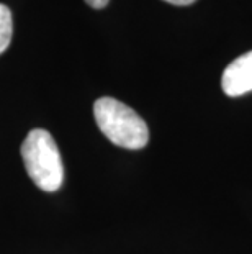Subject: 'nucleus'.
Here are the masks:
<instances>
[{
	"instance_id": "nucleus-1",
	"label": "nucleus",
	"mask_w": 252,
	"mask_h": 254,
	"mask_svg": "<svg viewBox=\"0 0 252 254\" xmlns=\"http://www.w3.org/2000/svg\"><path fill=\"white\" fill-rule=\"evenodd\" d=\"M94 117L100 131L120 148L141 149L149 141L146 122L120 100L101 97L94 104Z\"/></svg>"
},
{
	"instance_id": "nucleus-2",
	"label": "nucleus",
	"mask_w": 252,
	"mask_h": 254,
	"mask_svg": "<svg viewBox=\"0 0 252 254\" xmlns=\"http://www.w3.org/2000/svg\"><path fill=\"white\" fill-rule=\"evenodd\" d=\"M25 169L45 192H56L64 182V166L59 148L46 129H33L21 144Z\"/></svg>"
},
{
	"instance_id": "nucleus-3",
	"label": "nucleus",
	"mask_w": 252,
	"mask_h": 254,
	"mask_svg": "<svg viewBox=\"0 0 252 254\" xmlns=\"http://www.w3.org/2000/svg\"><path fill=\"white\" fill-rule=\"evenodd\" d=\"M221 87L224 94L229 97H239L252 92V51L236 58L224 69Z\"/></svg>"
},
{
	"instance_id": "nucleus-4",
	"label": "nucleus",
	"mask_w": 252,
	"mask_h": 254,
	"mask_svg": "<svg viewBox=\"0 0 252 254\" xmlns=\"http://www.w3.org/2000/svg\"><path fill=\"white\" fill-rule=\"evenodd\" d=\"M13 35V18L7 5L0 3V55L7 50Z\"/></svg>"
},
{
	"instance_id": "nucleus-5",
	"label": "nucleus",
	"mask_w": 252,
	"mask_h": 254,
	"mask_svg": "<svg viewBox=\"0 0 252 254\" xmlns=\"http://www.w3.org/2000/svg\"><path fill=\"white\" fill-rule=\"evenodd\" d=\"M110 0H85V3L89 5V7H92V8H105L106 5H108Z\"/></svg>"
},
{
	"instance_id": "nucleus-6",
	"label": "nucleus",
	"mask_w": 252,
	"mask_h": 254,
	"mask_svg": "<svg viewBox=\"0 0 252 254\" xmlns=\"http://www.w3.org/2000/svg\"><path fill=\"white\" fill-rule=\"evenodd\" d=\"M164 2H167L170 5H177V7H187V5L195 3L197 0H164Z\"/></svg>"
}]
</instances>
